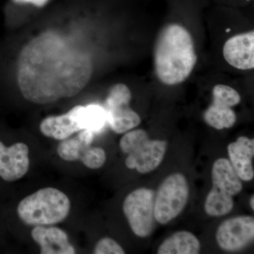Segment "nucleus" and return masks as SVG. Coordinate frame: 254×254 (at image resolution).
Segmentation results:
<instances>
[{"label": "nucleus", "mask_w": 254, "mask_h": 254, "mask_svg": "<svg viewBox=\"0 0 254 254\" xmlns=\"http://www.w3.org/2000/svg\"><path fill=\"white\" fill-rule=\"evenodd\" d=\"M93 68L88 53L58 33L46 31L21 50L16 80L25 99L50 104L81 93L91 80Z\"/></svg>", "instance_id": "nucleus-1"}, {"label": "nucleus", "mask_w": 254, "mask_h": 254, "mask_svg": "<svg viewBox=\"0 0 254 254\" xmlns=\"http://www.w3.org/2000/svg\"><path fill=\"white\" fill-rule=\"evenodd\" d=\"M153 60L155 74L163 84L175 86L186 81L197 63L190 32L177 23L162 28L155 41Z\"/></svg>", "instance_id": "nucleus-2"}, {"label": "nucleus", "mask_w": 254, "mask_h": 254, "mask_svg": "<svg viewBox=\"0 0 254 254\" xmlns=\"http://www.w3.org/2000/svg\"><path fill=\"white\" fill-rule=\"evenodd\" d=\"M71 210L67 195L53 187L41 189L23 198L17 207L20 220L30 226H50L64 221Z\"/></svg>", "instance_id": "nucleus-3"}, {"label": "nucleus", "mask_w": 254, "mask_h": 254, "mask_svg": "<svg viewBox=\"0 0 254 254\" xmlns=\"http://www.w3.org/2000/svg\"><path fill=\"white\" fill-rule=\"evenodd\" d=\"M212 188L205 199V213L210 216H225L234 208V196L242 191V181L230 160L219 158L212 168Z\"/></svg>", "instance_id": "nucleus-4"}, {"label": "nucleus", "mask_w": 254, "mask_h": 254, "mask_svg": "<svg viewBox=\"0 0 254 254\" xmlns=\"http://www.w3.org/2000/svg\"><path fill=\"white\" fill-rule=\"evenodd\" d=\"M120 149L128 155L125 161L128 169L146 174L155 170L163 161L168 143L151 140L143 129L126 132L120 141Z\"/></svg>", "instance_id": "nucleus-5"}, {"label": "nucleus", "mask_w": 254, "mask_h": 254, "mask_svg": "<svg viewBox=\"0 0 254 254\" xmlns=\"http://www.w3.org/2000/svg\"><path fill=\"white\" fill-rule=\"evenodd\" d=\"M190 198V187L186 177L175 173L166 177L155 195V220L166 225L183 211Z\"/></svg>", "instance_id": "nucleus-6"}, {"label": "nucleus", "mask_w": 254, "mask_h": 254, "mask_svg": "<svg viewBox=\"0 0 254 254\" xmlns=\"http://www.w3.org/2000/svg\"><path fill=\"white\" fill-rule=\"evenodd\" d=\"M155 195L153 190L141 187L133 190L124 200V213L136 236H149L154 230Z\"/></svg>", "instance_id": "nucleus-7"}, {"label": "nucleus", "mask_w": 254, "mask_h": 254, "mask_svg": "<svg viewBox=\"0 0 254 254\" xmlns=\"http://www.w3.org/2000/svg\"><path fill=\"white\" fill-rule=\"evenodd\" d=\"M131 98V90L124 83H118L110 88L104 108L108 123L115 133H126L141 124L139 115L130 108Z\"/></svg>", "instance_id": "nucleus-8"}, {"label": "nucleus", "mask_w": 254, "mask_h": 254, "mask_svg": "<svg viewBox=\"0 0 254 254\" xmlns=\"http://www.w3.org/2000/svg\"><path fill=\"white\" fill-rule=\"evenodd\" d=\"M95 133L83 129L76 136L60 142L58 153L65 161L79 160L86 168L96 170L103 166L106 161V153L100 147L92 146Z\"/></svg>", "instance_id": "nucleus-9"}, {"label": "nucleus", "mask_w": 254, "mask_h": 254, "mask_svg": "<svg viewBox=\"0 0 254 254\" xmlns=\"http://www.w3.org/2000/svg\"><path fill=\"white\" fill-rule=\"evenodd\" d=\"M212 95L211 105L203 113L205 123L215 129L231 128L237 121L232 108L240 104V95L231 86L218 84L213 87Z\"/></svg>", "instance_id": "nucleus-10"}, {"label": "nucleus", "mask_w": 254, "mask_h": 254, "mask_svg": "<svg viewBox=\"0 0 254 254\" xmlns=\"http://www.w3.org/2000/svg\"><path fill=\"white\" fill-rule=\"evenodd\" d=\"M254 239V218L248 215L227 219L217 229L216 241L222 250L235 252L245 248Z\"/></svg>", "instance_id": "nucleus-11"}, {"label": "nucleus", "mask_w": 254, "mask_h": 254, "mask_svg": "<svg viewBox=\"0 0 254 254\" xmlns=\"http://www.w3.org/2000/svg\"><path fill=\"white\" fill-rule=\"evenodd\" d=\"M29 149L23 143L6 147L0 141V177L6 182H15L28 173Z\"/></svg>", "instance_id": "nucleus-12"}, {"label": "nucleus", "mask_w": 254, "mask_h": 254, "mask_svg": "<svg viewBox=\"0 0 254 254\" xmlns=\"http://www.w3.org/2000/svg\"><path fill=\"white\" fill-rule=\"evenodd\" d=\"M222 53L232 67L240 70L254 68V31L240 33L229 38L224 44Z\"/></svg>", "instance_id": "nucleus-13"}, {"label": "nucleus", "mask_w": 254, "mask_h": 254, "mask_svg": "<svg viewBox=\"0 0 254 254\" xmlns=\"http://www.w3.org/2000/svg\"><path fill=\"white\" fill-rule=\"evenodd\" d=\"M83 108V105H77L64 115L44 119L40 125L42 134L48 138L63 141L73 133L81 131Z\"/></svg>", "instance_id": "nucleus-14"}, {"label": "nucleus", "mask_w": 254, "mask_h": 254, "mask_svg": "<svg viewBox=\"0 0 254 254\" xmlns=\"http://www.w3.org/2000/svg\"><path fill=\"white\" fill-rule=\"evenodd\" d=\"M31 237L39 245L42 254H76L67 234L58 227L36 226L32 230Z\"/></svg>", "instance_id": "nucleus-15"}, {"label": "nucleus", "mask_w": 254, "mask_h": 254, "mask_svg": "<svg viewBox=\"0 0 254 254\" xmlns=\"http://www.w3.org/2000/svg\"><path fill=\"white\" fill-rule=\"evenodd\" d=\"M230 161L241 180L250 182L254 177V140L240 136L227 146Z\"/></svg>", "instance_id": "nucleus-16"}, {"label": "nucleus", "mask_w": 254, "mask_h": 254, "mask_svg": "<svg viewBox=\"0 0 254 254\" xmlns=\"http://www.w3.org/2000/svg\"><path fill=\"white\" fill-rule=\"evenodd\" d=\"M199 240L191 232L179 231L166 239L160 245L158 254H198L200 253Z\"/></svg>", "instance_id": "nucleus-17"}, {"label": "nucleus", "mask_w": 254, "mask_h": 254, "mask_svg": "<svg viewBox=\"0 0 254 254\" xmlns=\"http://www.w3.org/2000/svg\"><path fill=\"white\" fill-rule=\"evenodd\" d=\"M82 127L94 133L103 131L108 123L106 111L101 105L90 104L83 106L81 113Z\"/></svg>", "instance_id": "nucleus-18"}, {"label": "nucleus", "mask_w": 254, "mask_h": 254, "mask_svg": "<svg viewBox=\"0 0 254 254\" xmlns=\"http://www.w3.org/2000/svg\"><path fill=\"white\" fill-rule=\"evenodd\" d=\"M93 254H124L125 252L116 241L109 237H105L98 241L93 250Z\"/></svg>", "instance_id": "nucleus-19"}, {"label": "nucleus", "mask_w": 254, "mask_h": 254, "mask_svg": "<svg viewBox=\"0 0 254 254\" xmlns=\"http://www.w3.org/2000/svg\"><path fill=\"white\" fill-rule=\"evenodd\" d=\"M49 1L50 0H14V2L18 4H31L38 7L45 6Z\"/></svg>", "instance_id": "nucleus-20"}, {"label": "nucleus", "mask_w": 254, "mask_h": 254, "mask_svg": "<svg viewBox=\"0 0 254 254\" xmlns=\"http://www.w3.org/2000/svg\"><path fill=\"white\" fill-rule=\"evenodd\" d=\"M254 195H252V198H251V199H250V205H251V208H252V210H254Z\"/></svg>", "instance_id": "nucleus-21"}]
</instances>
